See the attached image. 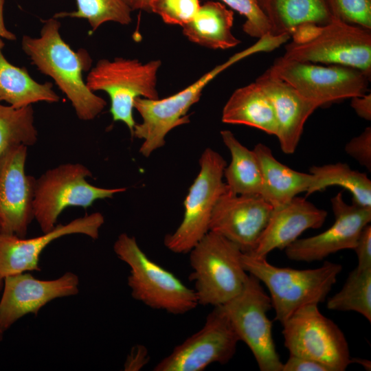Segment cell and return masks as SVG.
I'll return each mask as SVG.
<instances>
[{"label":"cell","instance_id":"6da1fadb","mask_svg":"<svg viewBox=\"0 0 371 371\" xmlns=\"http://www.w3.org/2000/svg\"><path fill=\"white\" fill-rule=\"evenodd\" d=\"M60 23L54 17L45 20L37 37L25 35L21 47L33 65L52 78L70 101L78 117L95 118L106 102L87 87L82 73L91 68V58L84 49L74 51L62 38Z\"/></svg>","mask_w":371,"mask_h":371},{"label":"cell","instance_id":"7a4b0ae2","mask_svg":"<svg viewBox=\"0 0 371 371\" xmlns=\"http://www.w3.org/2000/svg\"><path fill=\"white\" fill-rule=\"evenodd\" d=\"M266 258L243 254L242 263L269 290L275 319L282 325L300 308L323 302L342 271L341 264L329 261L315 269L278 267Z\"/></svg>","mask_w":371,"mask_h":371},{"label":"cell","instance_id":"3957f363","mask_svg":"<svg viewBox=\"0 0 371 371\" xmlns=\"http://www.w3.org/2000/svg\"><path fill=\"white\" fill-rule=\"evenodd\" d=\"M113 248L117 257L129 267L127 284L135 300L173 315L186 314L199 305L193 289L152 260L134 236L120 234Z\"/></svg>","mask_w":371,"mask_h":371},{"label":"cell","instance_id":"277c9868","mask_svg":"<svg viewBox=\"0 0 371 371\" xmlns=\"http://www.w3.org/2000/svg\"><path fill=\"white\" fill-rule=\"evenodd\" d=\"M199 305L219 306L243 290L249 273L242 263L243 252L232 242L209 231L189 251Z\"/></svg>","mask_w":371,"mask_h":371},{"label":"cell","instance_id":"5b68a950","mask_svg":"<svg viewBox=\"0 0 371 371\" xmlns=\"http://www.w3.org/2000/svg\"><path fill=\"white\" fill-rule=\"evenodd\" d=\"M161 65L159 60L142 63L125 58H103L91 68L85 82L92 91H102L109 95L113 120L124 123L133 136L135 99L159 98L156 87Z\"/></svg>","mask_w":371,"mask_h":371},{"label":"cell","instance_id":"8992f818","mask_svg":"<svg viewBox=\"0 0 371 371\" xmlns=\"http://www.w3.org/2000/svg\"><path fill=\"white\" fill-rule=\"evenodd\" d=\"M92 173L80 163H66L47 170L36 179L34 219L43 233L57 225L58 218L69 207L87 208L99 199L112 198L125 188H104L90 184Z\"/></svg>","mask_w":371,"mask_h":371},{"label":"cell","instance_id":"52a82bcc","mask_svg":"<svg viewBox=\"0 0 371 371\" xmlns=\"http://www.w3.org/2000/svg\"><path fill=\"white\" fill-rule=\"evenodd\" d=\"M199 165V172L183 202L182 221L164 240L165 247L175 254H188L209 232L214 207L227 189L223 181L227 162L218 153L205 148Z\"/></svg>","mask_w":371,"mask_h":371},{"label":"cell","instance_id":"ba28073f","mask_svg":"<svg viewBox=\"0 0 371 371\" xmlns=\"http://www.w3.org/2000/svg\"><path fill=\"white\" fill-rule=\"evenodd\" d=\"M276 76L292 86L317 107L368 91L370 76L347 66H322L281 56L269 68Z\"/></svg>","mask_w":371,"mask_h":371},{"label":"cell","instance_id":"9c48e42d","mask_svg":"<svg viewBox=\"0 0 371 371\" xmlns=\"http://www.w3.org/2000/svg\"><path fill=\"white\" fill-rule=\"evenodd\" d=\"M283 56L350 67L371 76V30L333 19L317 26L308 38L288 44Z\"/></svg>","mask_w":371,"mask_h":371},{"label":"cell","instance_id":"30bf717a","mask_svg":"<svg viewBox=\"0 0 371 371\" xmlns=\"http://www.w3.org/2000/svg\"><path fill=\"white\" fill-rule=\"evenodd\" d=\"M240 341L252 352L261 371H282V362L272 336L267 313L272 308L270 296L262 283L249 274L239 294L222 306Z\"/></svg>","mask_w":371,"mask_h":371},{"label":"cell","instance_id":"8fae6325","mask_svg":"<svg viewBox=\"0 0 371 371\" xmlns=\"http://www.w3.org/2000/svg\"><path fill=\"white\" fill-rule=\"evenodd\" d=\"M282 326L284 346L290 355L315 360L331 371H344L351 363L344 333L322 314L318 304L300 308Z\"/></svg>","mask_w":371,"mask_h":371},{"label":"cell","instance_id":"7c38bea8","mask_svg":"<svg viewBox=\"0 0 371 371\" xmlns=\"http://www.w3.org/2000/svg\"><path fill=\"white\" fill-rule=\"evenodd\" d=\"M238 61V58L234 55L188 87L168 98L156 100L137 98L134 108L139 113L142 122L135 124L133 136L144 140L139 153L148 157L155 150L164 146L165 137L172 129L189 123L187 112L199 100L206 85Z\"/></svg>","mask_w":371,"mask_h":371},{"label":"cell","instance_id":"4fadbf2b","mask_svg":"<svg viewBox=\"0 0 371 371\" xmlns=\"http://www.w3.org/2000/svg\"><path fill=\"white\" fill-rule=\"evenodd\" d=\"M240 339L221 306L207 315L202 328L176 346L154 371H203L212 363L226 364Z\"/></svg>","mask_w":371,"mask_h":371},{"label":"cell","instance_id":"5bb4252c","mask_svg":"<svg viewBox=\"0 0 371 371\" xmlns=\"http://www.w3.org/2000/svg\"><path fill=\"white\" fill-rule=\"evenodd\" d=\"M27 146L18 145L0 157V233L24 238L34 220L36 179L25 172Z\"/></svg>","mask_w":371,"mask_h":371},{"label":"cell","instance_id":"9a60e30c","mask_svg":"<svg viewBox=\"0 0 371 371\" xmlns=\"http://www.w3.org/2000/svg\"><path fill=\"white\" fill-rule=\"evenodd\" d=\"M80 280L71 271L54 280H39L28 272L16 273L3 279L0 300V327L5 333L16 322L27 314L37 315L51 301L77 295Z\"/></svg>","mask_w":371,"mask_h":371},{"label":"cell","instance_id":"2e32d148","mask_svg":"<svg viewBox=\"0 0 371 371\" xmlns=\"http://www.w3.org/2000/svg\"><path fill=\"white\" fill-rule=\"evenodd\" d=\"M273 209L260 194H233L226 189L214 207L209 231L249 254L256 247Z\"/></svg>","mask_w":371,"mask_h":371},{"label":"cell","instance_id":"e0dca14e","mask_svg":"<svg viewBox=\"0 0 371 371\" xmlns=\"http://www.w3.org/2000/svg\"><path fill=\"white\" fill-rule=\"evenodd\" d=\"M335 216L333 224L324 232L295 240L284 249L291 260H322L343 249H354L363 229L371 221V207L346 203L342 192L330 199Z\"/></svg>","mask_w":371,"mask_h":371},{"label":"cell","instance_id":"ac0fdd59","mask_svg":"<svg viewBox=\"0 0 371 371\" xmlns=\"http://www.w3.org/2000/svg\"><path fill=\"white\" fill-rule=\"evenodd\" d=\"M104 223V216L100 212H93L66 224H57L51 231L34 238L0 233V278L41 271L40 256L49 244L70 234H82L95 240Z\"/></svg>","mask_w":371,"mask_h":371},{"label":"cell","instance_id":"d6986e66","mask_svg":"<svg viewBox=\"0 0 371 371\" xmlns=\"http://www.w3.org/2000/svg\"><path fill=\"white\" fill-rule=\"evenodd\" d=\"M256 82L267 93L274 107L278 123L276 137L281 150L285 154H293L300 142L306 121L318 107L269 69Z\"/></svg>","mask_w":371,"mask_h":371},{"label":"cell","instance_id":"ffe728a7","mask_svg":"<svg viewBox=\"0 0 371 371\" xmlns=\"http://www.w3.org/2000/svg\"><path fill=\"white\" fill-rule=\"evenodd\" d=\"M326 216V211L305 198L295 196L287 203L273 209L256 247L249 255L267 257L274 249H285L304 231L321 227Z\"/></svg>","mask_w":371,"mask_h":371},{"label":"cell","instance_id":"44dd1931","mask_svg":"<svg viewBox=\"0 0 371 371\" xmlns=\"http://www.w3.org/2000/svg\"><path fill=\"white\" fill-rule=\"evenodd\" d=\"M269 24V34L292 36L301 26H322L333 19L327 0H256Z\"/></svg>","mask_w":371,"mask_h":371},{"label":"cell","instance_id":"7402d4cb","mask_svg":"<svg viewBox=\"0 0 371 371\" xmlns=\"http://www.w3.org/2000/svg\"><path fill=\"white\" fill-rule=\"evenodd\" d=\"M254 151L262 172L260 195L273 208L287 203L298 194L308 190L314 179L312 174L298 172L284 165L263 144H258Z\"/></svg>","mask_w":371,"mask_h":371},{"label":"cell","instance_id":"603a6c76","mask_svg":"<svg viewBox=\"0 0 371 371\" xmlns=\"http://www.w3.org/2000/svg\"><path fill=\"white\" fill-rule=\"evenodd\" d=\"M222 122L243 124L260 129L269 135L278 133L273 104L255 81L234 91L223 107Z\"/></svg>","mask_w":371,"mask_h":371},{"label":"cell","instance_id":"cb8c5ba5","mask_svg":"<svg viewBox=\"0 0 371 371\" xmlns=\"http://www.w3.org/2000/svg\"><path fill=\"white\" fill-rule=\"evenodd\" d=\"M234 12L221 2L209 1L200 6L183 33L191 42L210 49H226L240 41L232 34Z\"/></svg>","mask_w":371,"mask_h":371},{"label":"cell","instance_id":"d4e9b609","mask_svg":"<svg viewBox=\"0 0 371 371\" xmlns=\"http://www.w3.org/2000/svg\"><path fill=\"white\" fill-rule=\"evenodd\" d=\"M4 43L0 38V101L14 108L32 106L39 102H58L59 96L51 82L39 83L25 68L10 63L3 53Z\"/></svg>","mask_w":371,"mask_h":371},{"label":"cell","instance_id":"484cf974","mask_svg":"<svg viewBox=\"0 0 371 371\" xmlns=\"http://www.w3.org/2000/svg\"><path fill=\"white\" fill-rule=\"evenodd\" d=\"M221 135L232 157L230 164L223 171L227 190L233 194H260L262 172L254 150L240 143L230 131H221Z\"/></svg>","mask_w":371,"mask_h":371},{"label":"cell","instance_id":"4316f807","mask_svg":"<svg viewBox=\"0 0 371 371\" xmlns=\"http://www.w3.org/2000/svg\"><path fill=\"white\" fill-rule=\"evenodd\" d=\"M314 176L306 196L329 186H338L349 191L352 203L371 207V181L365 173L351 169L344 163L313 166L309 170Z\"/></svg>","mask_w":371,"mask_h":371},{"label":"cell","instance_id":"83f0119b","mask_svg":"<svg viewBox=\"0 0 371 371\" xmlns=\"http://www.w3.org/2000/svg\"><path fill=\"white\" fill-rule=\"evenodd\" d=\"M329 310L355 311L371 322V268L356 267L340 291L329 297Z\"/></svg>","mask_w":371,"mask_h":371},{"label":"cell","instance_id":"f1b7e54d","mask_svg":"<svg viewBox=\"0 0 371 371\" xmlns=\"http://www.w3.org/2000/svg\"><path fill=\"white\" fill-rule=\"evenodd\" d=\"M38 140L32 106L14 108L0 101V157L18 145L30 146Z\"/></svg>","mask_w":371,"mask_h":371},{"label":"cell","instance_id":"f546056e","mask_svg":"<svg viewBox=\"0 0 371 371\" xmlns=\"http://www.w3.org/2000/svg\"><path fill=\"white\" fill-rule=\"evenodd\" d=\"M76 10L58 12L53 17L86 19L93 32L106 22L128 25L132 21V10L122 0H76Z\"/></svg>","mask_w":371,"mask_h":371},{"label":"cell","instance_id":"4dcf8cb0","mask_svg":"<svg viewBox=\"0 0 371 371\" xmlns=\"http://www.w3.org/2000/svg\"><path fill=\"white\" fill-rule=\"evenodd\" d=\"M200 6V0H153L151 12L166 23L183 27L193 19Z\"/></svg>","mask_w":371,"mask_h":371},{"label":"cell","instance_id":"1f68e13d","mask_svg":"<svg viewBox=\"0 0 371 371\" xmlns=\"http://www.w3.org/2000/svg\"><path fill=\"white\" fill-rule=\"evenodd\" d=\"M334 19L371 30V0H327Z\"/></svg>","mask_w":371,"mask_h":371},{"label":"cell","instance_id":"d6a6232c","mask_svg":"<svg viewBox=\"0 0 371 371\" xmlns=\"http://www.w3.org/2000/svg\"><path fill=\"white\" fill-rule=\"evenodd\" d=\"M232 9L245 16L246 21L243 30L249 36L261 38L269 34L270 27L267 19L256 0H221Z\"/></svg>","mask_w":371,"mask_h":371},{"label":"cell","instance_id":"836d02e7","mask_svg":"<svg viewBox=\"0 0 371 371\" xmlns=\"http://www.w3.org/2000/svg\"><path fill=\"white\" fill-rule=\"evenodd\" d=\"M346 153L361 166L371 170V128L367 127L345 146Z\"/></svg>","mask_w":371,"mask_h":371},{"label":"cell","instance_id":"e575fe53","mask_svg":"<svg viewBox=\"0 0 371 371\" xmlns=\"http://www.w3.org/2000/svg\"><path fill=\"white\" fill-rule=\"evenodd\" d=\"M355 250L357 256V267L371 268V225H367L361 231Z\"/></svg>","mask_w":371,"mask_h":371},{"label":"cell","instance_id":"d590c367","mask_svg":"<svg viewBox=\"0 0 371 371\" xmlns=\"http://www.w3.org/2000/svg\"><path fill=\"white\" fill-rule=\"evenodd\" d=\"M282 371H331V370L315 360L290 355L286 361L282 363Z\"/></svg>","mask_w":371,"mask_h":371},{"label":"cell","instance_id":"8d00e7d4","mask_svg":"<svg viewBox=\"0 0 371 371\" xmlns=\"http://www.w3.org/2000/svg\"><path fill=\"white\" fill-rule=\"evenodd\" d=\"M150 356L146 347L137 344L132 347L124 364L126 371H138L149 361Z\"/></svg>","mask_w":371,"mask_h":371},{"label":"cell","instance_id":"74e56055","mask_svg":"<svg viewBox=\"0 0 371 371\" xmlns=\"http://www.w3.org/2000/svg\"><path fill=\"white\" fill-rule=\"evenodd\" d=\"M350 105L359 117L366 120H371L370 93L352 98Z\"/></svg>","mask_w":371,"mask_h":371},{"label":"cell","instance_id":"f35d334b","mask_svg":"<svg viewBox=\"0 0 371 371\" xmlns=\"http://www.w3.org/2000/svg\"><path fill=\"white\" fill-rule=\"evenodd\" d=\"M5 0H0V38L9 41H15L16 36L9 31L5 25L3 17V8Z\"/></svg>","mask_w":371,"mask_h":371},{"label":"cell","instance_id":"ab89813d","mask_svg":"<svg viewBox=\"0 0 371 371\" xmlns=\"http://www.w3.org/2000/svg\"><path fill=\"white\" fill-rule=\"evenodd\" d=\"M133 10H143L151 12L153 0H122Z\"/></svg>","mask_w":371,"mask_h":371},{"label":"cell","instance_id":"60d3db41","mask_svg":"<svg viewBox=\"0 0 371 371\" xmlns=\"http://www.w3.org/2000/svg\"><path fill=\"white\" fill-rule=\"evenodd\" d=\"M354 362H356L361 366H363V367L364 368H366L367 370H370V361L366 360V359H357V358H351V363H354Z\"/></svg>","mask_w":371,"mask_h":371},{"label":"cell","instance_id":"b9f144b4","mask_svg":"<svg viewBox=\"0 0 371 371\" xmlns=\"http://www.w3.org/2000/svg\"><path fill=\"white\" fill-rule=\"evenodd\" d=\"M3 286V279L0 278V291ZM4 332L1 330L0 327V342L3 340Z\"/></svg>","mask_w":371,"mask_h":371}]
</instances>
